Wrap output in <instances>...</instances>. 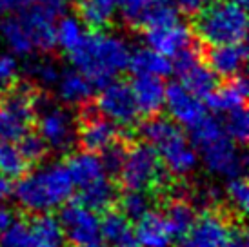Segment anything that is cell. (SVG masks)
<instances>
[{
    "mask_svg": "<svg viewBox=\"0 0 249 247\" xmlns=\"http://www.w3.org/2000/svg\"><path fill=\"white\" fill-rule=\"evenodd\" d=\"M131 51L125 40L100 29L86 33L82 44L70 53L75 69H78L95 88H102L127 69Z\"/></svg>",
    "mask_w": 249,
    "mask_h": 247,
    "instance_id": "6da1fadb",
    "label": "cell"
},
{
    "mask_svg": "<svg viewBox=\"0 0 249 247\" xmlns=\"http://www.w3.org/2000/svg\"><path fill=\"white\" fill-rule=\"evenodd\" d=\"M73 180L62 164L38 167L29 175H22L13 191L22 207L31 213H48L64 206L73 194Z\"/></svg>",
    "mask_w": 249,
    "mask_h": 247,
    "instance_id": "7a4b0ae2",
    "label": "cell"
},
{
    "mask_svg": "<svg viewBox=\"0 0 249 247\" xmlns=\"http://www.w3.org/2000/svg\"><path fill=\"white\" fill-rule=\"evenodd\" d=\"M140 135L157 149L171 175L184 176L198 164V153L187 140L182 125L173 118L153 115L140 125Z\"/></svg>",
    "mask_w": 249,
    "mask_h": 247,
    "instance_id": "3957f363",
    "label": "cell"
},
{
    "mask_svg": "<svg viewBox=\"0 0 249 247\" xmlns=\"http://www.w3.org/2000/svg\"><path fill=\"white\" fill-rule=\"evenodd\" d=\"M195 17L193 29L204 44L218 46L246 40L248 15L242 4L233 0H214Z\"/></svg>",
    "mask_w": 249,
    "mask_h": 247,
    "instance_id": "277c9868",
    "label": "cell"
},
{
    "mask_svg": "<svg viewBox=\"0 0 249 247\" xmlns=\"http://www.w3.org/2000/svg\"><path fill=\"white\" fill-rule=\"evenodd\" d=\"M125 191L160 193L171 182L162 158L151 144H137L125 151L124 164L118 173Z\"/></svg>",
    "mask_w": 249,
    "mask_h": 247,
    "instance_id": "5b68a950",
    "label": "cell"
},
{
    "mask_svg": "<svg viewBox=\"0 0 249 247\" xmlns=\"http://www.w3.org/2000/svg\"><path fill=\"white\" fill-rule=\"evenodd\" d=\"M33 109L38 120V135L55 151H70L76 142L75 118L70 111L51 102L48 95H33Z\"/></svg>",
    "mask_w": 249,
    "mask_h": 247,
    "instance_id": "8992f818",
    "label": "cell"
},
{
    "mask_svg": "<svg viewBox=\"0 0 249 247\" xmlns=\"http://www.w3.org/2000/svg\"><path fill=\"white\" fill-rule=\"evenodd\" d=\"M58 222L64 240L70 242L71 247H106L100 234V218L82 202H68L60 211Z\"/></svg>",
    "mask_w": 249,
    "mask_h": 247,
    "instance_id": "52a82bcc",
    "label": "cell"
},
{
    "mask_svg": "<svg viewBox=\"0 0 249 247\" xmlns=\"http://www.w3.org/2000/svg\"><path fill=\"white\" fill-rule=\"evenodd\" d=\"M33 91L28 86L15 88L0 102V142H18L35 120Z\"/></svg>",
    "mask_w": 249,
    "mask_h": 247,
    "instance_id": "ba28073f",
    "label": "cell"
},
{
    "mask_svg": "<svg viewBox=\"0 0 249 247\" xmlns=\"http://www.w3.org/2000/svg\"><path fill=\"white\" fill-rule=\"evenodd\" d=\"M100 89L102 91L97 96V111L102 117L109 118L120 127H133L139 122L140 111L129 84L111 80Z\"/></svg>",
    "mask_w": 249,
    "mask_h": 247,
    "instance_id": "9c48e42d",
    "label": "cell"
},
{
    "mask_svg": "<svg viewBox=\"0 0 249 247\" xmlns=\"http://www.w3.org/2000/svg\"><path fill=\"white\" fill-rule=\"evenodd\" d=\"M173 58V71H177V75L180 76V84L187 91L206 100L216 89V75L209 66L202 64L200 51L193 44L182 49Z\"/></svg>",
    "mask_w": 249,
    "mask_h": 247,
    "instance_id": "30bf717a",
    "label": "cell"
},
{
    "mask_svg": "<svg viewBox=\"0 0 249 247\" xmlns=\"http://www.w3.org/2000/svg\"><path fill=\"white\" fill-rule=\"evenodd\" d=\"M118 125L113 124L109 118L102 117L100 113L89 107H84L82 120H80V127L76 131V140L80 142L84 151L91 153H102L111 145L113 142L118 140Z\"/></svg>",
    "mask_w": 249,
    "mask_h": 247,
    "instance_id": "8fae6325",
    "label": "cell"
},
{
    "mask_svg": "<svg viewBox=\"0 0 249 247\" xmlns=\"http://www.w3.org/2000/svg\"><path fill=\"white\" fill-rule=\"evenodd\" d=\"M198 151L202 153L206 167L211 173L228 176V178H235L244 173L246 157L236 149V142H233L228 135H224L211 144L204 145Z\"/></svg>",
    "mask_w": 249,
    "mask_h": 247,
    "instance_id": "7c38bea8",
    "label": "cell"
},
{
    "mask_svg": "<svg viewBox=\"0 0 249 247\" xmlns=\"http://www.w3.org/2000/svg\"><path fill=\"white\" fill-rule=\"evenodd\" d=\"M231 226L218 213H204L180 238L178 247H226Z\"/></svg>",
    "mask_w": 249,
    "mask_h": 247,
    "instance_id": "4fadbf2b",
    "label": "cell"
},
{
    "mask_svg": "<svg viewBox=\"0 0 249 247\" xmlns=\"http://www.w3.org/2000/svg\"><path fill=\"white\" fill-rule=\"evenodd\" d=\"M164 106L167 107L169 117L184 127H191L204 115H208L200 96L187 91L180 82H171L169 86H166Z\"/></svg>",
    "mask_w": 249,
    "mask_h": 247,
    "instance_id": "5bb4252c",
    "label": "cell"
},
{
    "mask_svg": "<svg viewBox=\"0 0 249 247\" xmlns=\"http://www.w3.org/2000/svg\"><path fill=\"white\" fill-rule=\"evenodd\" d=\"M145 44L162 55L173 58L187 46H191V31L187 26L175 22L162 28L145 29Z\"/></svg>",
    "mask_w": 249,
    "mask_h": 247,
    "instance_id": "9a60e30c",
    "label": "cell"
},
{
    "mask_svg": "<svg viewBox=\"0 0 249 247\" xmlns=\"http://www.w3.org/2000/svg\"><path fill=\"white\" fill-rule=\"evenodd\" d=\"M135 222L137 226H135L133 236L139 247H171L175 236L167 226L164 213L151 209Z\"/></svg>",
    "mask_w": 249,
    "mask_h": 247,
    "instance_id": "2e32d148",
    "label": "cell"
},
{
    "mask_svg": "<svg viewBox=\"0 0 249 247\" xmlns=\"http://www.w3.org/2000/svg\"><path fill=\"white\" fill-rule=\"evenodd\" d=\"M248 49L244 42H231V44H218L211 46L208 51V62L213 73L222 78H233L246 66Z\"/></svg>",
    "mask_w": 249,
    "mask_h": 247,
    "instance_id": "e0dca14e",
    "label": "cell"
},
{
    "mask_svg": "<svg viewBox=\"0 0 249 247\" xmlns=\"http://www.w3.org/2000/svg\"><path fill=\"white\" fill-rule=\"evenodd\" d=\"M133 96L137 100L140 115L153 117L159 115V111L164 107L166 100V84L160 76L153 75H135L131 84Z\"/></svg>",
    "mask_w": 249,
    "mask_h": 247,
    "instance_id": "ac0fdd59",
    "label": "cell"
},
{
    "mask_svg": "<svg viewBox=\"0 0 249 247\" xmlns=\"http://www.w3.org/2000/svg\"><path fill=\"white\" fill-rule=\"evenodd\" d=\"M78 202H82L84 206L93 209L95 213H104L118 202L117 185L107 175H104L95 182L80 187Z\"/></svg>",
    "mask_w": 249,
    "mask_h": 247,
    "instance_id": "d6986e66",
    "label": "cell"
},
{
    "mask_svg": "<svg viewBox=\"0 0 249 247\" xmlns=\"http://www.w3.org/2000/svg\"><path fill=\"white\" fill-rule=\"evenodd\" d=\"M56 89H58V96L64 104L86 106L88 100L93 96L95 86L78 69H70V71H64L62 75L58 76Z\"/></svg>",
    "mask_w": 249,
    "mask_h": 247,
    "instance_id": "ffe728a7",
    "label": "cell"
},
{
    "mask_svg": "<svg viewBox=\"0 0 249 247\" xmlns=\"http://www.w3.org/2000/svg\"><path fill=\"white\" fill-rule=\"evenodd\" d=\"M127 69H131L135 75H153L166 78L173 73V62L166 55L147 48H140L129 55Z\"/></svg>",
    "mask_w": 249,
    "mask_h": 247,
    "instance_id": "44dd1931",
    "label": "cell"
},
{
    "mask_svg": "<svg viewBox=\"0 0 249 247\" xmlns=\"http://www.w3.org/2000/svg\"><path fill=\"white\" fill-rule=\"evenodd\" d=\"M248 82L244 76H233L228 84H224L222 88H216V89L211 93V95L206 98V102L211 109L220 111V113H228L231 109H236V107H242L246 106V98H248Z\"/></svg>",
    "mask_w": 249,
    "mask_h": 247,
    "instance_id": "7402d4cb",
    "label": "cell"
},
{
    "mask_svg": "<svg viewBox=\"0 0 249 247\" xmlns=\"http://www.w3.org/2000/svg\"><path fill=\"white\" fill-rule=\"evenodd\" d=\"M66 169H68L71 180H73V185H76L78 189L84 187V185L91 184V182H95L100 176L107 175L104 171L102 162H100V157H97L95 153L91 151H82L71 155L68 158Z\"/></svg>",
    "mask_w": 249,
    "mask_h": 247,
    "instance_id": "603a6c76",
    "label": "cell"
},
{
    "mask_svg": "<svg viewBox=\"0 0 249 247\" xmlns=\"http://www.w3.org/2000/svg\"><path fill=\"white\" fill-rule=\"evenodd\" d=\"M120 0H78V18L91 29L107 28L118 11Z\"/></svg>",
    "mask_w": 249,
    "mask_h": 247,
    "instance_id": "cb8c5ba5",
    "label": "cell"
},
{
    "mask_svg": "<svg viewBox=\"0 0 249 247\" xmlns=\"http://www.w3.org/2000/svg\"><path fill=\"white\" fill-rule=\"evenodd\" d=\"M100 234H102V240L109 244L111 247L135 242L131 220L122 211H111V209L104 211L102 218H100Z\"/></svg>",
    "mask_w": 249,
    "mask_h": 247,
    "instance_id": "d4e9b609",
    "label": "cell"
},
{
    "mask_svg": "<svg viewBox=\"0 0 249 247\" xmlns=\"http://www.w3.org/2000/svg\"><path fill=\"white\" fill-rule=\"evenodd\" d=\"M0 38L4 40L7 48L11 49L13 55L28 56L33 51H36L35 46H33V40L29 38L28 31L24 29L18 17H13V15H6L0 20Z\"/></svg>",
    "mask_w": 249,
    "mask_h": 247,
    "instance_id": "484cf974",
    "label": "cell"
},
{
    "mask_svg": "<svg viewBox=\"0 0 249 247\" xmlns=\"http://www.w3.org/2000/svg\"><path fill=\"white\" fill-rule=\"evenodd\" d=\"M29 226L35 247H62L64 246V233L58 218L53 214L40 213Z\"/></svg>",
    "mask_w": 249,
    "mask_h": 247,
    "instance_id": "4316f807",
    "label": "cell"
},
{
    "mask_svg": "<svg viewBox=\"0 0 249 247\" xmlns=\"http://www.w3.org/2000/svg\"><path fill=\"white\" fill-rule=\"evenodd\" d=\"M86 26L78 17H62L58 24H55V46L66 51L68 55L73 53L86 36Z\"/></svg>",
    "mask_w": 249,
    "mask_h": 247,
    "instance_id": "83f0119b",
    "label": "cell"
},
{
    "mask_svg": "<svg viewBox=\"0 0 249 247\" xmlns=\"http://www.w3.org/2000/svg\"><path fill=\"white\" fill-rule=\"evenodd\" d=\"M166 222L169 229H171V233H173L175 240L177 238H182L184 234L191 229V226L195 224V220H196V213H195L193 206L186 202V200H173V202H169V206H167L166 213Z\"/></svg>",
    "mask_w": 249,
    "mask_h": 247,
    "instance_id": "f1b7e54d",
    "label": "cell"
},
{
    "mask_svg": "<svg viewBox=\"0 0 249 247\" xmlns=\"http://www.w3.org/2000/svg\"><path fill=\"white\" fill-rule=\"evenodd\" d=\"M178 11L180 9L175 0H151L142 17L140 28L151 29L175 24L178 22Z\"/></svg>",
    "mask_w": 249,
    "mask_h": 247,
    "instance_id": "f546056e",
    "label": "cell"
},
{
    "mask_svg": "<svg viewBox=\"0 0 249 247\" xmlns=\"http://www.w3.org/2000/svg\"><path fill=\"white\" fill-rule=\"evenodd\" d=\"M29 164L24 160L15 142H0V173L7 178H20L26 175Z\"/></svg>",
    "mask_w": 249,
    "mask_h": 247,
    "instance_id": "4dcf8cb0",
    "label": "cell"
},
{
    "mask_svg": "<svg viewBox=\"0 0 249 247\" xmlns=\"http://www.w3.org/2000/svg\"><path fill=\"white\" fill-rule=\"evenodd\" d=\"M120 207H122V213L131 220V222H135V220H139L142 214H145L147 211L153 209L151 193L125 191V194L120 198Z\"/></svg>",
    "mask_w": 249,
    "mask_h": 247,
    "instance_id": "1f68e13d",
    "label": "cell"
},
{
    "mask_svg": "<svg viewBox=\"0 0 249 247\" xmlns=\"http://www.w3.org/2000/svg\"><path fill=\"white\" fill-rule=\"evenodd\" d=\"M222 124H224V129L228 133V137L233 142H236V144H246L249 135V117H248V111H246V106L228 111V118Z\"/></svg>",
    "mask_w": 249,
    "mask_h": 247,
    "instance_id": "d6a6232c",
    "label": "cell"
},
{
    "mask_svg": "<svg viewBox=\"0 0 249 247\" xmlns=\"http://www.w3.org/2000/svg\"><path fill=\"white\" fill-rule=\"evenodd\" d=\"M26 73H28L31 78H35L42 86H53L56 84L58 76H60V71L56 68V64L49 58H28L26 60Z\"/></svg>",
    "mask_w": 249,
    "mask_h": 247,
    "instance_id": "836d02e7",
    "label": "cell"
},
{
    "mask_svg": "<svg viewBox=\"0 0 249 247\" xmlns=\"http://www.w3.org/2000/svg\"><path fill=\"white\" fill-rule=\"evenodd\" d=\"M0 247H35L28 224L15 220L4 233H0Z\"/></svg>",
    "mask_w": 249,
    "mask_h": 247,
    "instance_id": "e575fe53",
    "label": "cell"
},
{
    "mask_svg": "<svg viewBox=\"0 0 249 247\" xmlns=\"http://www.w3.org/2000/svg\"><path fill=\"white\" fill-rule=\"evenodd\" d=\"M18 151L22 153V157H24V160L28 164L35 165L40 160H44V157L48 155V144L42 140L40 135H35V133H29L28 131L18 140Z\"/></svg>",
    "mask_w": 249,
    "mask_h": 247,
    "instance_id": "d590c367",
    "label": "cell"
},
{
    "mask_svg": "<svg viewBox=\"0 0 249 247\" xmlns=\"http://www.w3.org/2000/svg\"><path fill=\"white\" fill-rule=\"evenodd\" d=\"M228 198L231 202V206L235 207L240 214L248 213L249 207V187L248 182L242 175L240 176H235V178L229 180L228 184Z\"/></svg>",
    "mask_w": 249,
    "mask_h": 247,
    "instance_id": "8d00e7d4",
    "label": "cell"
},
{
    "mask_svg": "<svg viewBox=\"0 0 249 247\" xmlns=\"http://www.w3.org/2000/svg\"><path fill=\"white\" fill-rule=\"evenodd\" d=\"M125 145L120 144V142H113L111 145H107L104 151H102V158L100 162L104 165V171L107 175H115L118 176V173L122 169V164H124V158H125Z\"/></svg>",
    "mask_w": 249,
    "mask_h": 247,
    "instance_id": "74e56055",
    "label": "cell"
},
{
    "mask_svg": "<svg viewBox=\"0 0 249 247\" xmlns=\"http://www.w3.org/2000/svg\"><path fill=\"white\" fill-rule=\"evenodd\" d=\"M18 80V60L13 53L0 55V89H11Z\"/></svg>",
    "mask_w": 249,
    "mask_h": 247,
    "instance_id": "f35d334b",
    "label": "cell"
},
{
    "mask_svg": "<svg viewBox=\"0 0 249 247\" xmlns=\"http://www.w3.org/2000/svg\"><path fill=\"white\" fill-rule=\"evenodd\" d=\"M149 2L151 0H120L118 2V9H120L124 20L129 26L140 28V22H142V17H144Z\"/></svg>",
    "mask_w": 249,
    "mask_h": 247,
    "instance_id": "ab89813d",
    "label": "cell"
},
{
    "mask_svg": "<svg viewBox=\"0 0 249 247\" xmlns=\"http://www.w3.org/2000/svg\"><path fill=\"white\" fill-rule=\"evenodd\" d=\"M36 0H0V15H18L26 7L33 6Z\"/></svg>",
    "mask_w": 249,
    "mask_h": 247,
    "instance_id": "60d3db41",
    "label": "cell"
},
{
    "mask_svg": "<svg viewBox=\"0 0 249 247\" xmlns=\"http://www.w3.org/2000/svg\"><path fill=\"white\" fill-rule=\"evenodd\" d=\"M178 9H182L187 15H196L202 9H206L209 4H213L214 0H175Z\"/></svg>",
    "mask_w": 249,
    "mask_h": 247,
    "instance_id": "b9f144b4",
    "label": "cell"
},
{
    "mask_svg": "<svg viewBox=\"0 0 249 247\" xmlns=\"http://www.w3.org/2000/svg\"><path fill=\"white\" fill-rule=\"evenodd\" d=\"M226 247H248V238H246V231L242 227H231L228 238V246Z\"/></svg>",
    "mask_w": 249,
    "mask_h": 247,
    "instance_id": "7bdbcfd3",
    "label": "cell"
},
{
    "mask_svg": "<svg viewBox=\"0 0 249 247\" xmlns=\"http://www.w3.org/2000/svg\"><path fill=\"white\" fill-rule=\"evenodd\" d=\"M15 213L11 209H7V207L0 206V233H4L7 227L11 226L15 222Z\"/></svg>",
    "mask_w": 249,
    "mask_h": 247,
    "instance_id": "ee69618b",
    "label": "cell"
},
{
    "mask_svg": "<svg viewBox=\"0 0 249 247\" xmlns=\"http://www.w3.org/2000/svg\"><path fill=\"white\" fill-rule=\"evenodd\" d=\"M13 193V185H11V178H7L6 175L0 173V202H4L11 196Z\"/></svg>",
    "mask_w": 249,
    "mask_h": 247,
    "instance_id": "f6af8a7d",
    "label": "cell"
},
{
    "mask_svg": "<svg viewBox=\"0 0 249 247\" xmlns=\"http://www.w3.org/2000/svg\"><path fill=\"white\" fill-rule=\"evenodd\" d=\"M118 247H139L137 242H129V244H124V246H118Z\"/></svg>",
    "mask_w": 249,
    "mask_h": 247,
    "instance_id": "bcb514c9",
    "label": "cell"
},
{
    "mask_svg": "<svg viewBox=\"0 0 249 247\" xmlns=\"http://www.w3.org/2000/svg\"><path fill=\"white\" fill-rule=\"evenodd\" d=\"M233 2H236V4H242V6H244V4L248 2V0H233Z\"/></svg>",
    "mask_w": 249,
    "mask_h": 247,
    "instance_id": "7dc6e473",
    "label": "cell"
},
{
    "mask_svg": "<svg viewBox=\"0 0 249 247\" xmlns=\"http://www.w3.org/2000/svg\"><path fill=\"white\" fill-rule=\"evenodd\" d=\"M64 2H68V0H64Z\"/></svg>",
    "mask_w": 249,
    "mask_h": 247,
    "instance_id": "c3c4849f",
    "label": "cell"
}]
</instances>
